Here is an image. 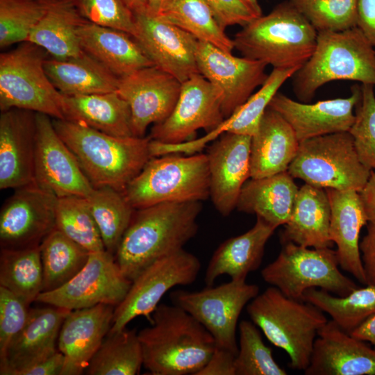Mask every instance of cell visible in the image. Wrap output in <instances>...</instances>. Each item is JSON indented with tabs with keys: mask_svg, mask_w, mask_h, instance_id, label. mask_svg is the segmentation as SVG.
Segmentation results:
<instances>
[{
	"mask_svg": "<svg viewBox=\"0 0 375 375\" xmlns=\"http://www.w3.org/2000/svg\"><path fill=\"white\" fill-rule=\"evenodd\" d=\"M201 201L163 202L135 209L115 255L131 281L155 261L183 249L198 231Z\"/></svg>",
	"mask_w": 375,
	"mask_h": 375,
	"instance_id": "obj_1",
	"label": "cell"
},
{
	"mask_svg": "<svg viewBox=\"0 0 375 375\" xmlns=\"http://www.w3.org/2000/svg\"><path fill=\"white\" fill-rule=\"evenodd\" d=\"M150 319L138 332L143 367L153 375H197L215 349L211 334L173 303L159 304Z\"/></svg>",
	"mask_w": 375,
	"mask_h": 375,
	"instance_id": "obj_2",
	"label": "cell"
},
{
	"mask_svg": "<svg viewBox=\"0 0 375 375\" xmlns=\"http://www.w3.org/2000/svg\"><path fill=\"white\" fill-rule=\"evenodd\" d=\"M52 122L94 188L123 193L152 158L149 136L116 137L67 119Z\"/></svg>",
	"mask_w": 375,
	"mask_h": 375,
	"instance_id": "obj_3",
	"label": "cell"
},
{
	"mask_svg": "<svg viewBox=\"0 0 375 375\" xmlns=\"http://www.w3.org/2000/svg\"><path fill=\"white\" fill-rule=\"evenodd\" d=\"M317 31L292 4L283 2L242 26L233 38L243 57L273 68L301 67L313 53Z\"/></svg>",
	"mask_w": 375,
	"mask_h": 375,
	"instance_id": "obj_4",
	"label": "cell"
},
{
	"mask_svg": "<svg viewBox=\"0 0 375 375\" xmlns=\"http://www.w3.org/2000/svg\"><path fill=\"white\" fill-rule=\"evenodd\" d=\"M293 92L310 102L324 84L338 80L375 85V49L360 29L319 31L315 51L292 76Z\"/></svg>",
	"mask_w": 375,
	"mask_h": 375,
	"instance_id": "obj_5",
	"label": "cell"
},
{
	"mask_svg": "<svg viewBox=\"0 0 375 375\" xmlns=\"http://www.w3.org/2000/svg\"><path fill=\"white\" fill-rule=\"evenodd\" d=\"M246 309L268 340L287 353L290 368L304 371L318 331L328 322L324 312L307 301L284 295L274 286L255 297Z\"/></svg>",
	"mask_w": 375,
	"mask_h": 375,
	"instance_id": "obj_6",
	"label": "cell"
},
{
	"mask_svg": "<svg viewBox=\"0 0 375 375\" xmlns=\"http://www.w3.org/2000/svg\"><path fill=\"white\" fill-rule=\"evenodd\" d=\"M123 194L134 209L163 202H201L210 197L207 156L152 157Z\"/></svg>",
	"mask_w": 375,
	"mask_h": 375,
	"instance_id": "obj_7",
	"label": "cell"
},
{
	"mask_svg": "<svg viewBox=\"0 0 375 375\" xmlns=\"http://www.w3.org/2000/svg\"><path fill=\"white\" fill-rule=\"evenodd\" d=\"M49 54L28 41L0 55V110L19 108L65 119L63 94L44 69Z\"/></svg>",
	"mask_w": 375,
	"mask_h": 375,
	"instance_id": "obj_8",
	"label": "cell"
},
{
	"mask_svg": "<svg viewBox=\"0 0 375 375\" xmlns=\"http://www.w3.org/2000/svg\"><path fill=\"white\" fill-rule=\"evenodd\" d=\"M360 160L349 131L312 138L299 142L288 172L306 183L360 192L369 175Z\"/></svg>",
	"mask_w": 375,
	"mask_h": 375,
	"instance_id": "obj_9",
	"label": "cell"
},
{
	"mask_svg": "<svg viewBox=\"0 0 375 375\" xmlns=\"http://www.w3.org/2000/svg\"><path fill=\"white\" fill-rule=\"evenodd\" d=\"M335 250L315 249L293 242L283 244L278 257L261 271L262 279L284 295L302 300L310 288L345 296L358 286L339 269Z\"/></svg>",
	"mask_w": 375,
	"mask_h": 375,
	"instance_id": "obj_10",
	"label": "cell"
},
{
	"mask_svg": "<svg viewBox=\"0 0 375 375\" xmlns=\"http://www.w3.org/2000/svg\"><path fill=\"white\" fill-rule=\"evenodd\" d=\"M259 294V288L246 280H231L217 287L206 286L197 292L174 290L169 298L211 334L217 347L238 351L236 329L239 317L247 305Z\"/></svg>",
	"mask_w": 375,
	"mask_h": 375,
	"instance_id": "obj_11",
	"label": "cell"
},
{
	"mask_svg": "<svg viewBox=\"0 0 375 375\" xmlns=\"http://www.w3.org/2000/svg\"><path fill=\"white\" fill-rule=\"evenodd\" d=\"M200 269L199 258L183 249L149 265L132 281L126 297L115 308L108 333L126 328L139 316L149 318L169 290L193 283Z\"/></svg>",
	"mask_w": 375,
	"mask_h": 375,
	"instance_id": "obj_12",
	"label": "cell"
},
{
	"mask_svg": "<svg viewBox=\"0 0 375 375\" xmlns=\"http://www.w3.org/2000/svg\"><path fill=\"white\" fill-rule=\"evenodd\" d=\"M132 281L106 250L90 252L84 267L61 287L41 292L35 301L69 310L98 304L116 307L126 297Z\"/></svg>",
	"mask_w": 375,
	"mask_h": 375,
	"instance_id": "obj_13",
	"label": "cell"
},
{
	"mask_svg": "<svg viewBox=\"0 0 375 375\" xmlns=\"http://www.w3.org/2000/svg\"><path fill=\"white\" fill-rule=\"evenodd\" d=\"M222 91L201 74L181 83L177 102L169 116L153 124L149 137L163 144H180L190 140L199 129L207 133L218 128L225 118Z\"/></svg>",
	"mask_w": 375,
	"mask_h": 375,
	"instance_id": "obj_14",
	"label": "cell"
},
{
	"mask_svg": "<svg viewBox=\"0 0 375 375\" xmlns=\"http://www.w3.org/2000/svg\"><path fill=\"white\" fill-rule=\"evenodd\" d=\"M58 197L35 182L15 189L0 211L1 249L40 245L56 228Z\"/></svg>",
	"mask_w": 375,
	"mask_h": 375,
	"instance_id": "obj_15",
	"label": "cell"
},
{
	"mask_svg": "<svg viewBox=\"0 0 375 375\" xmlns=\"http://www.w3.org/2000/svg\"><path fill=\"white\" fill-rule=\"evenodd\" d=\"M35 123L34 182L58 198L87 197L94 188L56 132L51 117L35 112Z\"/></svg>",
	"mask_w": 375,
	"mask_h": 375,
	"instance_id": "obj_16",
	"label": "cell"
},
{
	"mask_svg": "<svg viewBox=\"0 0 375 375\" xmlns=\"http://www.w3.org/2000/svg\"><path fill=\"white\" fill-rule=\"evenodd\" d=\"M197 64L199 74L222 91L225 119L242 105L268 76L265 62L236 57L204 42L199 41Z\"/></svg>",
	"mask_w": 375,
	"mask_h": 375,
	"instance_id": "obj_17",
	"label": "cell"
},
{
	"mask_svg": "<svg viewBox=\"0 0 375 375\" xmlns=\"http://www.w3.org/2000/svg\"><path fill=\"white\" fill-rule=\"evenodd\" d=\"M181 83L153 65L119 78L117 92L128 102L133 136L166 119L177 102Z\"/></svg>",
	"mask_w": 375,
	"mask_h": 375,
	"instance_id": "obj_18",
	"label": "cell"
},
{
	"mask_svg": "<svg viewBox=\"0 0 375 375\" xmlns=\"http://www.w3.org/2000/svg\"><path fill=\"white\" fill-rule=\"evenodd\" d=\"M133 37L154 66L181 83L199 73L197 64L199 40L182 28L148 14H134Z\"/></svg>",
	"mask_w": 375,
	"mask_h": 375,
	"instance_id": "obj_19",
	"label": "cell"
},
{
	"mask_svg": "<svg viewBox=\"0 0 375 375\" xmlns=\"http://www.w3.org/2000/svg\"><path fill=\"white\" fill-rule=\"evenodd\" d=\"M251 136L223 133L207 151L210 197L223 216L236 208L242 186L250 178Z\"/></svg>",
	"mask_w": 375,
	"mask_h": 375,
	"instance_id": "obj_20",
	"label": "cell"
},
{
	"mask_svg": "<svg viewBox=\"0 0 375 375\" xmlns=\"http://www.w3.org/2000/svg\"><path fill=\"white\" fill-rule=\"evenodd\" d=\"M347 98L308 103L277 92L269 108L291 126L299 142L320 135L349 131L355 120L353 110L361 97V87L354 85Z\"/></svg>",
	"mask_w": 375,
	"mask_h": 375,
	"instance_id": "obj_21",
	"label": "cell"
},
{
	"mask_svg": "<svg viewBox=\"0 0 375 375\" xmlns=\"http://www.w3.org/2000/svg\"><path fill=\"white\" fill-rule=\"evenodd\" d=\"M35 112L12 108L0 115V189L34 182Z\"/></svg>",
	"mask_w": 375,
	"mask_h": 375,
	"instance_id": "obj_22",
	"label": "cell"
},
{
	"mask_svg": "<svg viewBox=\"0 0 375 375\" xmlns=\"http://www.w3.org/2000/svg\"><path fill=\"white\" fill-rule=\"evenodd\" d=\"M306 375H375V351L333 320L318 331Z\"/></svg>",
	"mask_w": 375,
	"mask_h": 375,
	"instance_id": "obj_23",
	"label": "cell"
},
{
	"mask_svg": "<svg viewBox=\"0 0 375 375\" xmlns=\"http://www.w3.org/2000/svg\"><path fill=\"white\" fill-rule=\"evenodd\" d=\"M115 308L101 303L68 313L58 338V350L65 357L61 375L85 372L112 326Z\"/></svg>",
	"mask_w": 375,
	"mask_h": 375,
	"instance_id": "obj_24",
	"label": "cell"
},
{
	"mask_svg": "<svg viewBox=\"0 0 375 375\" xmlns=\"http://www.w3.org/2000/svg\"><path fill=\"white\" fill-rule=\"evenodd\" d=\"M47 306L29 310L24 326L0 360L1 375H19L57 351L56 344L61 326L71 310Z\"/></svg>",
	"mask_w": 375,
	"mask_h": 375,
	"instance_id": "obj_25",
	"label": "cell"
},
{
	"mask_svg": "<svg viewBox=\"0 0 375 375\" xmlns=\"http://www.w3.org/2000/svg\"><path fill=\"white\" fill-rule=\"evenodd\" d=\"M325 190L331 205L330 239L337 246L339 266L366 285L359 237L368 221L359 192L354 190Z\"/></svg>",
	"mask_w": 375,
	"mask_h": 375,
	"instance_id": "obj_26",
	"label": "cell"
},
{
	"mask_svg": "<svg viewBox=\"0 0 375 375\" xmlns=\"http://www.w3.org/2000/svg\"><path fill=\"white\" fill-rule=\"evenodd\" d=\"M299 146L291 126L268 107L257 132L251 137L250 178H260L288 171Z\"/></svg>",
	"mask_w": 375,
	"mask_h": 375,
	"instance_id": "obj_27",
	"label": "cell"
},
{
	"mask_svg": "<svg viewBox=\"0 0 375 375\" xmlns=\"http://www.w3.org/2000/svg\"><path fill=\"white\" fill-rule=\"evenodd\" d=\"M275 229L257 217L251 229L222 242L207 266L204 278L206 286H212L222 275H228L231 280H246L249 273L260 266L265 245Z\"/></svg>",
	"mask_w": 375,
	"mask_h": 375,
	"instance_id": "obj_28",
	"label": "cell"
},
{
	"mask_svg": "<svg viewBox=\"0 0 375 375\" xmlns=\"http://www.w3.org/2000/svg\"><path fill=\"white\" fill-rule=\"evenodd\" d=\"M82 49L117 77L153 66L140 44L130 34L85 21L78 29Z\"/></svg>",
	"mask_w": 375,
	"mask_h": 375,
	"instance_id": "obj_29",
	"label": "cell"
},
{
	"mask_svg": "<svg viewBox=\"0 0 375 375\" xmlns=\"http://www.w3.org/2000/svg\"><path fill=\"white\" fill-rule=\"evenodd\" d=\"M331 205L324 188L305 183L299 188L294 208L281 233L282 244L322 249L331 247Z\"/></svg>",
	"mask_w": 375,
	"mask_h": 375,
	"instance_id": "obj_30",
	"label": "cell"
},
{
	"mask_svg": "<svg viewBox=\"0 0 375 375\" xmlns=\"http://www.w3.org/2000/svg\"><path fill=\"white\" fill-rule=\"evenodd\" d=\"M247 180L242 188L236 208L256 214L276 228L290 218L299 187L288 171Z\"/></svg>",
	"mask_w": 375,
	"mask_h": 375,
	"instance_id": "obj_31",
	"label": "cell"
},
{
	"mask_svg": "<svg viewBox=\"0 0 375 375\" xmlns=\"http://www.w3.org/2000/svg\"><path fill=\"white\" fill-rule=\"evenodd\" d=\"M65 119L116 137L133 136L131 112L117 91L77 96L63 95Z\"/></svg>",
	"mask_w": 375,
	"mask_h": 375,
	"instance_id": "obj_32",
	"label": "cell"
},
{
	"mask_svg": "<svg viewBox=\"0 0 375 375\" xmlns=\"http://www.w3.org/2000/svg\"><path fill=\"white\" fill-rule=\"evenodd\" d=\"M85 21L73 0H49L44 15L26 41L42 48L53 58L76 57L84 51L78 29Z\"/></svg>",
	"mask_w": 375,
	"mask_h": 375,
	"instance_id": "obj_33",
	"label": "cell"
},
{
	"mask_svg": "<svg viewBox=\"0 0 375 375\" xmlns=\"http://www.w3.org/2000/svg\"><path fill=\"white\" fill-rule=\"evenodd\" d=\"M44 69L53 85L65 96L117 90L119 77L85 51L64 60L49 56L44 61Z\"/></svg>",
	"mask_w": 375,
	"mask_h": 375,
	"instance_id": "obj_34",
	"label": "cell"
},
{
	"mask_svg": "<svg viewBox=\"0 0 375 375\" xmlns=\"http://www.w3.org/2000/svg\"><path fill=\"white\" fill-rule=\"evenodd\" d=\"M40 247L42 292L54 290L72 279L84 267L90 253L57 228L43 240Z\"/></svg>",
	"mask_w": 375,
	"mask_h": 375,
	"instance_id": "obj_35",
	"label": "cell"
},
{
	"mask_svg": "<svg viewBox=\"0 0 375 375\" xmlns=\"http://www.w3.org/2000/svg\"><path fill=\"white\" fill-rule=\"evenodd\" d=\"M0 286L12 292L28 306L43 288V270L39 246L1 249Z\"/></svg>",
	"mask_w": 375,
	"mask_h": 375,
	"instance_id": "obj_36",
	"label": "cell"
},
{
	"mask_svg": "<svg viewBox=\"0 0 375 375\" xmlns=\"http://www.w3.org/2000/svg\"><path fill=\"white\" fill-rule=\"evenodd\" d=\"M302 300L323 312L345 332L350 333L375 314V285L354 289L345 296H334L324 290L310 288L305 291Z\"/></svg>",
	"mask_w": 375,
	"mask_h": 375,
	"instance_id": "obj_37",
	"label": "cell"
},
{
	"mask_svg": "<svg viewBox=\"0 0 375 375\" xmlns=\"http://www.w3.org/2000/svg\"><path fill=\"white\" fill-rule=\"evenodd\" d=\"M143 366V356L135 329L108 333L91 358L88 375H135Z\"/></svg>",
	"mask_w": 375,
	"mask_h": 375,
	"instance_id": "obj_38",
	"label": "cell"
},
{
	"mask_svg": "<svg viewBox=\"0 0 375 375\" xmlns=\"http://www.w3.org/2000/svg\"><path fill=\"white\" fill-rule=\"evenodd\" d=\"M158 17L188 32L199 41L231 53L233 40L215 19L206 0H174Z\"/></svg>",
	"mask_w": 375,
	"mask_h": 375,
	"instance_id": "obj_39",
	"label": "cell"
},
{
	"mask_svg": "<svg viewBox=\"0 0 375 375\" xmlns=\"http://www.w3.org/2000/svg\"><path fill=\"white\" fill-rule=\"evenodd\" d=\"M86 199L105 249L115 256L135 209L122 192L109 187L94 188Z\"/></svg>",
	"mask_w": 375,
	"mask_h": 375,
	"instance_id": "obj_40",
	"label": "cell"
},
{
	"mask_svg": "<svg viewBox=\"0 0 375 375\" xmlns=\"http://www.w3.org/2000/svg\"><path fill=\"white\" fill-rule=\"evenodd\" d=\"M299 68H273L259 90L251 94L242 105L214 130L216 134L219 136L223 133H232L251 137L255 135L271 100L281 85L292 78Z\"/></svg>",
	"mask_w": 375,
	"mask_h": 375,
	"instance_id": "obj_41",
	"label": "cell"
},
{
	"mask_svg": "<svg viewBox=\"0 0 375 375\" xmlns=\"http://www.w3.org/2000/svg\"><path fill=\"white\" fill-rule=\"evenodd\" d=\"M56 228L90 252L106 250L86 197L58 198Z\"/></svg>",
	"mask_w": 375,
	"mask_h": 375,
	"instance_id": "obj_42",
	"label": "cell"
},
{
	"mask_svg": "<svg viewBox=\"0 0 375 375\" xmlns=\"http://www.w3.org/2000/svg\"><path fill=\"white\" fill-rule=\"evenodd\" d=\"M238 351L235 375H286L274 360L272 349L265 345L257 326L250 321L239 323Z\"/></svg>",
	"mask_w": 375,
	"mask_h": 375,
	"instance_id": "obj_43",
	"label": "cell"
},
{
	"mask_svg": "<svg viewBox=\"0 0 375 375\" xmlns=\"http://www.w3.org/2000/svg\"><path fill=\"white\" fill-rule=\"evenodd\" d=\"M49 0H0V47L26 42Z\"/></svg>",
	"mask_w": 375,
	"mask_h": 375,
	"instance_id": "obj_44",
	"label": "cell"
},
{
	"mask_svg": "<svg viewBox=\"0 0 375 375\" xmlns=\"http://www.w3.org/2000/svg\"><path fill=\"white\" fill-rule=\"evenodd\" d=\"M319 31L357 27L358 0H290Z\"/></svg>",
	"mask_w": 375,
	"mask_h": 375,
	"instance_id": "obj_45",
	"label": "cell"
},
{
	"mask_svg": "<svg viewBox=\"0 0 375 375\" xmlns=\"http://www.w3.org/2000/svg\"><path fill=\"white\" fill-rule=\"evenodd\" d=\"M355 120L349 132L360 162L375 171V94L374 85L362 84Z\"/></svg>",
	"mask_w": 375,
	"mask_h": 375,
	"instance_id": "obj_46",
	"label": "cell"
},
{
	"mask_svg": "<svg viewBox=\"0 0 375 375\" xmlns=\"http://www.w3.org/2000/svg\"><path fill=\"white\" fill-rule=\"evenodd\" d=\"M73 1L81 15L87 21L135 36V16L124 0Z\"/></svg>",
	"mask_w": 375,
	"mask_h": 375,
	"instance_id": "obj_47",
	"label": "cell"
},
{
	"mask_svg": "<svg viewBox=\"0 0 375 375\" xmlns=\"http://www.w3.org/2000/svg\"><path fill=\"white\" fill-rule=\"evenodd\" d=\"M28 306L20 297L0 286V360L24 326L28 317Z\"/></svg>",
	"mask_w": 375,
	"mask_h": 375,
	"instance_id": "obj_48",
	"label": "cell"
},
{
	"mask_svg": "<svg viewBox=\"0 0 375 375\" xmlns=\"http://www.w3.org/2000/svg\"><path fill=\"white\" fill-rule=\"evenodd\" d=\"M215 19L224 30L245 26L262 15L258 0H206Z\"/></svg>",
	"mask_w": 375,
	"mask_h": 375,
	"instance_id": "obj_49",
	"label": "cell"
},
{
	"mask_svg": "<svg viewBox=\"0 0 375 375\" xmlns=\"http://www.w3.org/2000/svg\"><path fill=\"white\" fill-rule=\"evenodd\" d=\"M235 357L233 352L216 347L206 365L197 375H235Z\"/></svg>",
	"mask_w": 375,
	"mask_h": 375,
	"instance_id": "obj_50",
	"label": "cell"
},
{
	"mask_svg": "<svg viewBox=\"0 0 375 375\" xmlns=\"http://www.w3.org/2000/svg\"><path fill=\"white\" fill-rule=\"evenodd\" d=\"M366 285H375V222H368L367 233L359 244Z\"/></svg>",
	"mask_w": 375,
	"mask_h": 375,
	"instance_id": "obj_51",
	"label": "cell"
},
{
	"mask_svg": "<svg viewBox=\"0 0 375 375\" xmlns=\"http://www.w3.org/2000/svg\"><path fill=\"white\" fill-rule=\"evenodd\" d=\"M357 27L375 47V0H358Z\"/></svg>",
	"mask_w": 375,
	"mask_h": 375,
	"instance_id": "obj_52",
	"label": "cell"
},
{
	"mask_svg": "<svg viewBox=\"0 0 375 375\" xmlns=\"http://www.w3.org/2000/svg\"><path fill=\"white\" fill-rule=\"evenodd\" d=\"M64 355L57 350L44 360L22 371L19 375H61Z\"/></svg>",
	"mask_w": 375,
	"mask_h": 375,
	"instance_id": "obj_53",
	"label": "cell"
},
{
	"mask_svg": "<svg viewBox=\"0 0 375 375\" xmlns=\"http://www.w3.org/2000/svg\"><path fill=\"white\" fill-rule=\"evenodd\" d=\"M363 210L368 222H375V171L371 170L369 177L358 192Z\"/></svg>",
	"mask_w": 375,
	"mask_h": 375,
	"instance_id": "obj_54",
	"label": "cell"
},
{
	"mask_svg": "<svg viewBox=\"0 0 375 375\" xmlns=\"http://www.w3.org/2000/svg\"><path fill=\"white\" fill-rule=\"evenodd\" d=\"M353 337L370 342L375 351V314L350 333Z\"/></svg>",
	"mask_w": 375,
	"mask_h": 375,
	"instance_id": "obj_55",
	"label": "cell"
},
{
	"mask_svg": "<svg viewBox=\"0 0 375 375\" xmlns=\"http://www.w3.org/2000/svg\"><path fill=\"white\" fill-rule=\"evenodd\" d=\"M147 14L158 17L174 0H146Z\"/></svg>",
	"mask_w": 375,
	"mask_h": 375,
	"instance_id": "obj_56",
	"label": "cell"
},
{
	"mask_svg": "<svg viewBox=\"0 0 375 375\" xmlns=\"http://www.w3.org/2000/svg\"><path fill=\"white\" fill-rule=\"evenodd\" d=\"M124 1L133 14L147 12L146 0H124Z\"/></svg>",
	"mask_w": 375,
	"mask_h": 375,
	"instance_id": "obj_57",
	"label": "cell"
}]
</instances>
